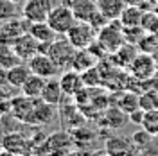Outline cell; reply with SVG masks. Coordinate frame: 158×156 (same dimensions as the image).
Returning <instances> with one entry per match:
<instances>
[{"label": "cell", "instance_id": "obj_21", "mask_svg": "<svg viewBox=\"0 0 158 156\" xmlns=\"http://www.w3.org/2000/svg\"><path fill=\"white\" fill-rule=\"evenodd\" d=\"M81 76H83V83H85V86L95 88V86H99V84L102 83V74H101V70H99L97 65L92 67V68H88V70H85Z\"/></svg>", "mask_w": 158, "mask_h": 156}, {"label": "cell", "instance_id": "obj_22", "mask_svg": "<svg viewBox=\"0 0 158 156\" xmlns=\"http://www.w3.org/2000/svg\"><path fill=\"white\" fill-rule=\"evenodd\" d=\"M124 118H126V115H124V111L120 108H111V109H108L104 113V120H106V124L110 127L124 126Z\"/></svg>", "mask_w": 158, "mask_h": 156}, {"label": "cell", "instance_id": "obj_7", "mask_svg": "<svg viewBox=\"0 0 158 156\" xmlns=\"http://www.w3.org/2000/svg\"><path fill=\"white\" fill-rule=\"evenodd\" d=\"M29 22L23 18H13L7 22H2L0 25V43H6V45H13L20 36H23L25 32H29Z\"/></svg>", "mask_w": 158, "mask_h": 156}, {"label": "cell", "instance_id": "obj_31", "mask_svg": "<svg viewBox=\"0 0 158 156\" xmlns=\"http://www.w3.org/2000/svg\"><path fill=\"white\" fill-rule=\"evenodd\" d=\"M0 156H20V154H15V153H11L7 149H4V151H0Z\"/></svg>", "mask_w": 158, "mask_h": 156}, {"label": "cell", "instance_id": "obj_15", "mask_svg": "<svg viewBox=\"0 0 158 156\" xmlns=\"http://www.w3.org/2000/svg\"><path fill=\"white\" fill-rule=\"evenodd\" d=\"M97 6L101 14L106 20L113 22V20H118L122 11L126 9V2L124 0H97Z\"/></svg>", "mask_w": 158, "mask_h": 156}, {"label": "cell", "instance_id": "obj_27", "mask_svg": "<svg viewBox=\"0 0 158 156\" xmlns=\"http://www.w3.org/2000/svg\"><path fill=\"white\" fill-rule=\"evenodd\" d=\"M151 137H153V135L149 133L148 129H144V131H138V133L133 135V142H135V146L137 147L142 149V147H146L149 142H151Z\"/></svg>", "mask_w": 158, "mask_h": 156}, {"label": "cell", "instance_id": "obj_6", "mask_svg": "<svg viewBox=\"0 0 158 156\" xmlns=\"http://www.w3.org/2000/svg\"><path fill=\"white\" fill-rule=\"evenodd\" d=\"M27 65H29L32 74H36V76H40V77H43V79L58 77L59 70H61L54 63V59L50 58L49 54H45V52H38L36 56H32L27 61Z\"/></svg>", "mask_w": 158, "mask_h": 156}, {"label": "cell", "instance_id": "obj_1", "mask_svg": "<svg viewBox=\"0 0 158 156\" xmlns=\"http://www.w3.org/2000/svg\"><path fill=\"white\" fill-rule=\"evenodd\" d=\"M97 43L102 47L106 54H115L118 49L126 45V36H124V27L120 20H113L106 23L102 29L97 32Z\"/></svg>", "mask_w": 158, "mask_h": 156}, {"label": "cell", "instance_id": "obj_32", "mask_svg": "<svg viewBox=\"0 0 158 156\" xmlns=\"http://www.w3.org/2000/svg\"><path fill=\"white\" fill-rule=\"evenodd\" d=\"M4 99H6V93H4V86H0V104L4 102Z\"/></svg>", "mask_w": 158, "mask_h": 156}, {"label": "cell", "instance_id": "obj_11", "mask_svg": "<svg viewBox=\"0 0 158 156\" xmlns=\"http://www.w3.org/2000/svg\"><path fill=\"white\" fill-rule=\"evenodd\" d=\"M155 61L148 54H138L131 63V74L137 79H149L155 74Z\"/></svg>", "mask_w": 158, "mask_h": 156}, {"label": "cell", "instance_id": "obj_33", "mask_svg": "<svg viewBox=\"0 0 158 156\" xmlns=\"http://www.w3.org/2000/svg\"><path fill=\"white\" fill-rule=\"evenodd\" d=\"M0 151H4V137L0 135Z\"/></svg>", "mask_w": 158, "mask_h": 156}, {"label": "cell", "instance_id": "obj_28", "mask_svg": "<svg viewBox=\"0 0 158 156\" xmlns=\"http://www.w3.org/2000/svg\"><path fill=\"white\" fill-rule=\"evenodd\" d=\"M126 2V6H138V7H142V9H149V2L151 0H124Z\"/></svg>", "mask_w": 158, "mask_h": 156}, {"label": "cell", "instance_id": "obj_14", "mask_svg": "<svg viewBox=\"0 0 158 156\" xmlns=\"http://www.w3.org/2000/svg\"><path fill=\"white\" fill-rule=\"evenodd\" d=\"M29 32L34 38L40 41V45H47L49 47L54 39L58 38L59 34L50 27L47 22H38V23H31L29 25Z\"/></svg>", "mask_w": 158, "mask_h": 156}, {"label": "cell", "instance_id": "obj_16", "mask_svg": "<svg viewBox=\"0 0 158 156\" xmlns=\"http://www.w3.org/2000/svg\"><path fill=\"white\" fill-rule=\"evenodd\" d=\"M99 63V58L92 52L90 49H81L76 52V56H74V59H72V68L77 70V72H85V70L92 68V67H95Z\"/></svg>", "mask_w": 158, "mask_h": 156}, {"label": "cell", "instance_id": "obj_5", "mask_svg": "<svg viewBox=\"0 0 158 156\" xmlns=\"http://www.w3.org/2000/svg\"><path fill=\"white\" fill-rule=\"evenodd\" d=\"M52 7H54L52 0H27L22 7V16L29 23L47 22Z\"/></svg>", "mask_w": 158, "mask_h": 156}, {"label": "cell", "instance_id": "obj_23", "mask_svg": "<svg viewBox=\"0 0 158 156\" xmlns=\"http://www.w3.org/2000/svg\"><path fill=\"white\" fill-rule=\"evenodd\" d=\"M142 126H144V129H148L151 135H158V108L146 111Z\"/></svg>", "mask_w": 158, "mask_h": 156}, {"label": "cell", "instance_id": "obj_24", "mask_svg": "<svg viewBox=\"0 0 158 156\" xmlns=\"http://www.w3.org/2000/svg\"><path fill=\"white\" fill-rule=\"evenodd\" d=\"M16 18V4L11 0H0V22Z\"/></svg>", "mask_w": 158, "mask_h": 156}, {"label": "cell", "instance_id": "obj_20", "mask_svg": "<svg viewBox=\"0 0 158 156\" xmlns=\"http://www.w3.org/2000/svg\"><path fill=\"white\" fill-rule=\"evenodd\" d=\"M4 149H7L15 154H23L27 149V140L20 133H9L4 137Z\"/></svg>", "mask_w": 158, "mask_h": 156}, {"label": "cell", "instance_id": "obj_26", "mask_svg": "<svg viewBox=\"0 0 158 156\" xmlns=\"http://www.w3.org/2000/svg\"><path fill=\"white\" fill-rule=\"evenodd\" d=\"M140 108L144 111H149V109H156L158 108V97L155 93H146L140 97Z\"/></svg>", "mask_w": 158, "mask_h": 156}, {"label": "cell", "instance_id": "obj_12", "mask_svg": "<svg viewBox=\"0 0 158 156\" xmlns=\"http://www.w3.org/2000/svg\"><path fill=\"white\" fill-rule=\"evenodd\" d=\"M59 83H61V88L65 92V95H77L79 92L85 88V83H83V76L77 70H69L65 72L61 77H59Z\"/></svg>", "mask_w": 158, "mask_h": 156}, {"label": "cell", "instance_id": "obj_2", "mask_svg": "<svg viewBox=\"0 0 158 156\" xmlns=\"http://www.w3.org/2000/svg\"><path fill=\"white\" fill-rule=\"evenodd\" d=\"M76 22H77V18H76L72 7L67 6V4H61V2L52 7L49 18H47V23L58 32L59 36H67V32L74 27Z\"/></svg>", "mask_w": 158, "mask_h": 156}, {"label": "cell", "instance_id": "obj_17", "mask_svg": "<svg viewBox=\"0 0 158 156\" xmlns=\"http://www.w3.org/2000/svg\"><path fill=\"white\" fill-rule=\"evenodd\" d=\"M32 74L29 68V65L25 61H22L18 65H15L13 68L7 70V84L13 88H22L23 83L29 79V76Z\"/></svg>", "mask_w": 158, "mask_h": 156}, {"label": "cell", "instance_id": "obj_19", "mask_svg": "<svg viewBox=\"0 0 158 156\" xmlns=\"http://www.w3.org/2000/svg\"><path fill=\"white\" fill-rule=\"evenodd\" d=\"M118 20L122 27H138L142 25V20H144V9L138 6H126V9L122 11Z\"/></svg>", "mask_w": 158, "mask_h": 156}, {"label": "cell", "instance_id": "obj_29", "mask_svg": "<svg viewBox=\"0 0 158 156\" xmlns=\"http://www.w3.org/2000/svg\"><path fill=\"white\" fill-rule=\"evenodd\" d=\"M7 84V70L0 68V86H6Z\"/></svg>", "mask_w": 158, "mask_h": 156}, {"label": "cell", "instance_id": "obj_13", "mask_svg": "<svg viewBox=\"0 0 158 156\" xmlns=\"http://www.w3.org/2000/svg\"><path fill=\"white\" fill-rule=\"evenodd\" d=\"M65 95L63 88H61V83H59L58 77H50L45 81V86H43V93H41V101L47 102V104H52V106H58L61 102V99Z\"/></svg>", "mask_w": 158, "mask_h": 156}, {"label": "cell", "instance_id": "obj_10", "mask_svg": "<svg viewBox=\"0 0 158 156\" xmlns=\"http://www.w3.org/2000/svg\"><path fill=\"white\" fill-rule=\"evenodd\" d=\"M69 6L72 7V11H74V14L79 22H88L90 23L101 13L97 0H70Z\"/></svg>", "mask_w": 158, "mask_h": 156}, {"label": "cell", "instance_id": "obj_9", "mask_svg": "<svg viewBox=\"0 0 158 156\" xmlns=\"http://www.w3.org/2000/svg\"><path fill=\"white\" fill-rule=\"evenodd\" d=\"M104 151L110 156H133L137 153V146L133 138L128 137H111L106 140Z\"/></svg>", "mask_w": 158, "mask_h": 156}, {"label": "cell", "instance_id": "obj_25", "mask_svg": "<svg viewBox=\"0 0 158 156\" xmlns=\"http://www.w3.org/2000/svg\"><path fill=\"white\" fill-rule=\"evenodd\" d=\"M118 108L124 113H133V111H137L138 108H140V97H135L133 93H128V95H124V99L120 101Z\"/></svg>", "mask_w": 158, "mask_h": 156}, {"label": "cell", "instance_id": "obj_35", "mask_svg": "<svg viewBox=\"0 0 158 156\" xmlns=\"http://www.w3.org/2000/svg\"><path fill=\"white\" fill-rule=\"evenodd\" d=\"M133 156H148V153H135Z\"/></svg>", "mask_w": 158, "mask_h": 156}, {"label": "cell", "instance_id": "obj_3", "mask_svg": "<svg viewBox=\"0 0 158 156\" xmlns=\"http://www.w3.org/2000/svg\"><path fill=\"white\" fill-rule=\"evenodd\" d=\"M67 38L70 39V43L77 50L90 49L97 41V29L88 22H79L77 20L74 23V27L67 32Z\"/></svg>", "mask_w": 158, "mask_h": 156}, {"label": "cell", "instance_id": "obj_18", "mask_svg": "<svg viewBox=\"0 0 158 156\" xmlns=\"http://www.w3.org/2000/svg\"><path fill=\"white\" fill-rule=\"evenodd\" d=\"M45 81L47 79L40 77L36 74H31L29 79L23 83V86L20 88L22 93L25 97H31V99H41V93H43V86H45Z\"/></svg>", "mask_w": 158, "mask_h": 156}, {"label": "cell", "instance_id": "obj_8", "mask_svg": "<svg viewBox=\"0 0 158 156\" xmlns=\"http://www.w3.org/2000/svg\"><path fill=\"white\" fill-rule=\"evenodd\" d=\"M11 47H13L15 54H16L22 61H25V63H27L32 56H36V54L40 52V41L34 38L31 32H25V34H23V36H20V38L16 39Z\"/></svg>", "mask_w": 158, "mask_h": 156}, {"label": "cell", "instance_id": "obj_30", "mask_svg": "<svg viewBox=\"0 0 158 156\" xmlns=\"http://www.w3.org/2000/svg\"><path fill=\"white\" fill-rule=\"evenodd\" d=\"M67 156H90V154H86L85 151H70Z\"/></svg>", "mask_w": 158, "mask_h": 156}, {"label": "cell", "instance_id": "obj_4", "mask_svg": "<svg viewBox=\"0 0 158 156\" xmlns=\"http://www.w3.org/2000/svg\"><path fill=\"white\" fill-rule=\"evenodd\" d=\"M76 52H77V49L70 43V39L67 36H58L50 43L47 54L54 59V63L59 68H67V67L72 65V59L76 56Z\"/></svg>", "mask_w": 158, "mask_h": 156}, {"label": "cell", "instance_id": "obj_36", "mask_svg": "<svg viewBox=\"0 0 158 156\" xmlns=\"http://www.w3.org/2000/svg\"><path fill=\"white\" fill-rule=\"evenodd\" d=\"M155 6H156V7H155V9H153V11H155V13H156V14H158V2H156V4H155Z\"/></svg>", "mask_w": 158, "mask_h": 156}, {"label": "cell", "instance_id": "obj_34", "mask_svg": "<svg viewBox=\"0 0 158 156\" xmlns=\"http://www.w3.org/2000/svg\"><path fill=\"white\" fill-rule=\"evenodd\" d=\"M11 2H15V4H25L27 0H11Z\"/></svg>", "mask_w": 158, "mask_h": 156}]
</instances>
